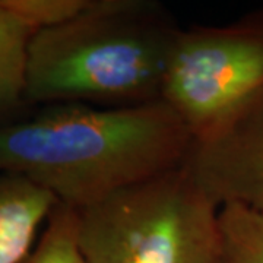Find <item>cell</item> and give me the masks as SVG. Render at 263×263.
<instances>
[{"instance_id":"cell-1","label":"cell","mask_w":263,"mask_h":263,"mask_svg":"<svg viewBox=\"0 0 263 263\" xmlns=\"http://www.w3.org/2000/svg\"><path fill=\"white\" fill-rule=\"evenodd\" d=\"M192 135L164 101L105 108L48 104L0 123V174L82 209L181 165Z\"/></svg>"},{"instance_id":"cell-2","label":"cell","mask_w":263,"mask_h":263,"mask_svg":"<svg viewBox=\"0 0 263 263\" xmlns=\"http://www.w3.org/2000/svg\"><path fill=\"white\" fill-rule=\"evenodd\" d=\"M180 28L155 0H92L72 21L32 35L27 103L124 108L162 101Z\"/></svg>"},{"instance_id":"cell-3","label":"cell","mask_w":263,"mask_h":263,"mask_svg":"<svg viewBox=\"0 0 263 263\" xmlns=\"http://www.w3.org/2000/svg\"><path fill=\"white\" fill-rule=\"evenodd\" d=\"M219 208L180 167L76 211L85 263H215Z\"/></svg>"},{"instance_id":"cell-4","label":"cell","mask_w":263,"mask_h":263,"mask_svg":"<svg viewBox=\"0 0 263 263\" xmlns=\"http://www.w3.org/2000/svg\"><path fill=\"white\" fill-rule=\"evenodd\" d=\"M263 89V9L227 25L180 28L162 101L192 136Z\"/></svg>"},{"instance_id":"cell-5","label":"cell","mask_w":263,"mask_h":263,"mask_svg":"<svg viewBox=\"0 0 263 263\" xmlns=\"http://www.w3.org/2000/svg\"><path fill=\"white\" fill-rule=\"evenodd\" d=\"M181 168L219 209L263 214V89L192 136Z\"/></svg>"},{"instance_id":"cell-6","label":"cell","mask_w":263,"mask_h":263,"mask_svg":"<svg viewBox=\"0 0 263 263\" xmlns=\"http://www.w3.org/2000/svg\"><path fill=\"white\" fill-rule=\"evenodd\" d=\"M57 203L28 180L0 174V263H21L28 256Z\"/></svg>"},{"instance_id":"cell-7","label":"cell","mask_w":263,"mask_h":263,"mask_svg":"<svg viewBox=\"0 0 263 263\" xmlns=\"http://www.w3.org/2000/svg\"><path fill=\"white\" fill-rule=\"evenodd\" d=\"M34 34L8 0H0V123L32 108L27 103V62Z\"/></svg>"},{"instance_id":"cell-8","label":"cell","mask_w":263,"mask_h":263,"mask_svg":"<svg viewBox=\"0 0 263 263\" xmlns=\"http://www.w3.org/2000/svg\"><path fill=\"white\" fill-rule=\"evenodd\" d=\"M215 263H263V214L224 206L218 218Z\"/></svg>"},{"instance_id":"cell-9","label":"cell","mask_w":263,"mask_h":263,"mask_svg":"<svg viewBox=\"0 0 263 263\" xmlns=\"http://www.w3.org/2000/svg\"><path fill=\"white\" fill-rule=\"evenodd\" d=\"M21 263H85L76 237V209L57 203L35 246Z\"/></svg>"},{"instance_id":"cell-10","label":"cell","mask_w":263,"mask_h":263,"mask_svg":"<svg viewBox=\"0 0 263 263\" xmlns=\"http://www.w3.org/2000/svg\"><path fill=\"white\" fill-rule=\"evenodd\" d=\"M92 0H8V5L31 28H53L89 8Z\"/></svg>"}]
</instances>
